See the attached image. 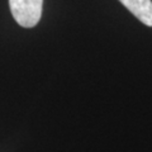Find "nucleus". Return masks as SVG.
<instances>
[{"label":"nucleus","instance_id":"obj_2","mask_svg":"<svg viewBox=\"0 0 152 152\" xmlns=\"http://www.w3.org/2000/svg\"><path fill=\"white\" fill-rule=\"evenodd\" d=\"M143 24L152 27V0H119Z\"/></svg>","mask_w":152,"mask_h":152},{"label":"nucleus","instance_id":"obj_1","mask_svg":"<svg viewBox=\"0 0 152 152\" xmlns=\"http://www.w3.org/2000/svg\"><path fill=\"white\" fill-rule=\"evenodd\" d=\"M13 18L20 27L33 28L42 17L43 0H9Z\"/></svg>","mask_w":152,"mask_h":152}]
</instances>
